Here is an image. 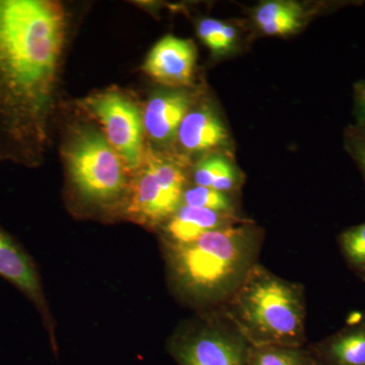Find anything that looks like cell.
<instances>
[{
    "instance_id": "obj_1",
    "label": "cell",
    "mask_w": 365,
    "mask_h": 365,
    "mask_svg": "<svg viewBox=\"0 0 365 365\" xmlns=\"http://www.w3.org/2000/svg\"><path fill=\"white\" fill-rule=\"evenodd\" d=\"M66 25V14L56 2L0 0V160H33Z\"/></svg>"
},
{
    "instance_id": "obj_2",
    "label": "cell",
    "mask_w": 365,
    "mask_h": 365,
    "mask_svg": "<svg viewBox=\"0 0 365 365\" xmlns=\"http://www.w3.org/2000/svg\"><path fill=\"white\" fill-rule=\"evenodd\" d=\"M263 241V230L251 220L188 245L168 246L178 290L201 306L222 307L259 263Z\"/></svg>"
},
{
    "instance_id": "obj_3",
    "label": "cell",
    "mask_w": 365,
    "mask_h": 365,
    "mask_svg": "<svg viewBox=\"0 0 365 365\" xmlns=\"http://www.w3.org/2000/svg\"><path fill=\"white\" fill-rule=\"evenodd\" d=\"M220 309L252 346H304L306 289L258 263Z\"/></svg>"
},
{
    "instance_id": "obj_4",
    "label": "cell",
    "mask_w": 365,
    "mask_h": 365,
    "mask_svg": "<svg viewBox=\"0 0 365 365\" xmlns=\"http://www.w3.org/2000/svg\"><path fill=\"white\" fill-rule=\"evenodd\" d=\"M250 343L220 307L178 334L170 353L179 365H246Z\"/></svg>"
},
{
    "instance_id": "obj_5",
    "label": "cell",
    "mask_w": 365,
    "mask_h": 365,
    "mask_svg": "<svg viewBox=\"0 0 365 365\" xmlns=\"http://www.w3.org/2000/svg\"><path fill=\"white\" fill-rule=\"evenodd\" d=\"M186 182L181 163L148 151L132 186L129 211L153 225L165 223L181 206Z\"/></svg>"
},
{
    "instance_id": "obj_6",
    "label": "cell",
    "mask_w": 365,
    "mask_h": 365,
    "mask_svg": "<svg viewBox=\"0 0 365 365\" xmlns=\"http://www.w3.org/2000/svg\"><path fill=\"white\" fill-rule=\"evenodd\" d=\"M72 181L86 198L108 201L124 188L123 162L104 137L86 132L74 141L68 153Z\"/></svg>"
},
{
    "instance_id": "obj_7",
    "label": "cell",
    "mask_w": 365,
    "mask_h": 365,
    "mask_svg": "<svg viewBox=\"0 0 365 365\" xmlns=\"http://www.w3.org/2000/svg\"><path fill=\"white\" fill-rule=\"evenodd\" d=\"M88 106L104 126L108 143L126 168L133 170L140 167L143 120L136 106L114 91L96 96Z\"/></svg>"
},
{
    "instance_id": "obj_8",
    "label": "cell",
    "mask_w": 365,
    "mask_h": 365,
    "mask_svg": "<svg viewBox=\"0 0 365 365\" xmlns=\"http://www.w3.org/2000/svg\"><path fill=\"white\" fill-rule=\"evenodd\" d=\"M196 56V48L191 41L165 36L151 49L143 69L163 86L182 88L191 85Z\"/></svg>"
},
{
    "instance_id": "obj_9",
    "label": "cell",
    "mask_w": 365,
    "mask_h": 365,
    "mask_svg": "<svg viewBox=\"0 0 365 365\" xmlns=\"http://www.w3.org/2000/svg\"><path fill=\"white\" fill-rule=\"evenodd\" d=\"M309 346L319 365H365V311L349 314L339 330Z\"/></svg>"
},
{
    "instance_id": "obj_10",
    "label": "cell",
    "mask_w": 365,
    "mask_h": 365,
    "mask_svg": "<svg viewBox=\"0 0 365 365\" xmlns=\"http://www.w3.org/2000/svg\"><path fill=\"white\" fill-rule=\"evenodd\" d=\"M244 216L225 215L208 209L182 205L165 222L168 246H182L212 230L250 222Z\"/></svg>"
},
{
    "instance_id": "obj_11",
    "label": "cell",
    "mask_w": 365,
    "mask_h": 365,
    "mask_svg": "<svg viewBox=\"0 0 365 365\" xmlns=\"http://www.w3.org/2000/svg\"><path fill=\"white\" fill-rule=\"evenodd\" d=\"M190 109L191 98L186 91H163L153 96L146 105L143 119L144 128L157 143H170L177 135Z\"/></svg>"
},
{
    "instance_id": "obj_12",
    "label": "cell",
    "mask_w": 365,
    "mask_h": 365,
    "mask_svg": "<svg viewBox=\"0 0 365 365\" xmlns=\"http://www.w3.org/2000/svg\"><path fill=\"white\" fill-rule=\"evenodd\" d=\"M184 150L202 153L227 148L230 133L217 113L208 107L189 111L177 133Z\"/></svg>"
},
{
    "instance_id": "obj_13",
    "label": "cell",
    "mask_w": 365,
    "mask_h": 365,
    "mask_svg": "<svg viewBox=\"0 0 365 365\" xmlns=\"http://www.w3.org/2000/svg\"><path fill=\"white\" fill-rule=\"evenodd\" d=\"M0 276L34 300L40 299V282L32 261L11 235L0 228Z\"/></svg>"
},
{
    "instance_id": "obj_14",
    "label": "cell",
    "mask_w": 365,
    "mask_h": 365,
    "mask_svg": "<svg viewBox=\"0 0 365 365\" xmlns=\"http://www.w3.org/2000/svg\"><path fill=\"white\" fill-rule=\"evenodd\" d=\"M254 21L267 36H288L299 32L307 21V11L299 2L273 0L257 6Z\"/></svg>"
},
{
    "instance_id": "obj_15",
    "label": "cell",
    "mask_w": 365,
    "mask_h": 365,
    "mask_svg": "<svg viewBox=\"0 0 365 365\" xmlns=\"http://www.w3.org/2000/svg\"><path fill=\"white\" fill-rule=\"evenodd\" d=\"M193 179L196 186L235 195L244 182L242 173L232 160L222 155H210L197 163Z\"/></svg>"
},
{
    "instance_id": "obj_16",
    "label": "cell",
    "mask_w": 365,
    "mask_h": 365,
    "mask_svg": "<svg viewBox=\"0 0 365 365\" xmlns=\"http://www.w3.org/2000/svg\"><path fill=\"white\" fill-rule=\"evenodd\" d=\"M246 365H319L309 344L250 346Z\"/></svg>"
},
{
    "instance_id": "obj_17",
    "label": "cell",
    "mask_w": 365,
    "mask_h": 365,
    "mask_svg": "<svg viewBox=\"0 0 365 365\" xmlns=\"http://www.w3.org/2000/svg\"><path fill=\"white\" fill-rule=\"evenodd\" d=\"M182 205L208 209L225 215L242 216L239 213V205L235 194L223 193L196 185L185 190Z\"/></svg>"
},
{
    "instance_id": "obj_18",
    "label": "cell",
    "mask_w": 365,
    "mask_h": 365,
    "mask_svg": "<svg viewBox=\"0 0 365 365\" xmlns=\"http://www.w3.org/2000/svg\"><path fill=\"white\" fill-rule=\"evenodd\" d=\"M338 245L348 267L365 281V222L343 230L338 237Z\"/></svg>"
},
{
    "instance_id": "obj_19",
    "label": "cell",
    "mask_w": 365,
    "mask_h": 365,
    "mask_svg": "<svg viewBox=\"0 0 365 365\" xmlns=\"http://www.w3.org/2000/svg\"><path fill=\"white\" fill-rule=\"evenodd\" d=\"M225 23L215 19H204L197 28L199 38L215 54L230 51L225 38Z\"/></svg>"
},
{
    "instance_id": "obj_20",
    "label": "cell",
    "mask_w": 365,
    "mask_h": 365,
    "mask_svg": "<svg viewBox=\"0 0 365 365\" xmlns=\"http://www.w3.org/2000/svg\"><path fill=\"white\" fill-rule=\"evenodd\" d=\"M344 146L365 181V129L355 124L348 126L344 132Z\"/></svg>"
},
{
    "instance_id": "obj_21",
    "label": "cell",
    "mask_w": 365,
    "mask_h": 365,
    "mask_svg": "<svg viewBox=\"0 0 365 365\" xmlns=\"http://www.w3.org/2000/svg\"><path fill=\"white\" fill-rule=\"evenodd\" d=\"M353 114L357 126L365 129V79L353 86Z\"/></svg>"
}]
</instances>
